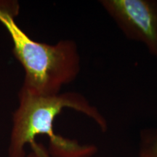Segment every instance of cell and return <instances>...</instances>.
Instances as JSON below:
<instances>
[{"label":"cell","instance_id":"obj_1","mask_svg":"<svg viewBox=\"0 0 157 157\" xmlns=\"http://www.w3.org/2000/svg\"><path fill=\"white\" fill-rule=\"evenodd\" d=\"M18 106L13 114L8 146L9 157H25V147L36 143L40 135L49 137V154L52 157H91L97 152L93 145H81L56 134V118L65 109L79 112L93 120L102 132H106L108 121L89 100L78 92H65L50 96L18 93Z\"/></svg>","mask_w":157,"mask_h":157},{"label":"cell","instance_id":"obj_2","mask_svg":"<svg viewBox=\"0 0 157 157\" xmlns=\"http://www.w3.org/2000/svg\"><path fill=\"white\" fill-rule=\"evenodd\" d=\"M20 5L15 0H0V23L13 42V52L24 70L18 93L50 96L76 79L81 71L77 43L61 39L54 44L32 39L17 25Z\"/></svg>","mask_w":157,"mask_h":157},{"label":"cell","instance_id":"obj_5","mask_svg":"<svg viewBox=\"0 0 157 157\" xmlns=\"http://www.w3.org/2000/svg\"><path fill=\"white\" fill-rule=\"evenodd\" d=\"M30 147L31 151L25 157H52L44 146L37 142L31 145Z\"/></svg>","mask_w":157,"mask_h":157},{"label":"cell","instance_id":"obj_3","mask_svg":"<svg viewBox=\"0 0 157 157\" xmlns=\"http://www.w3.org/2000/svg\"><path fill=\"white\" fill-rule=\"evenodd\" d=\"M127 39L140 42L157 60V0H101Z\"/></svg>","mask_w":157,"mask_h":157},{"label":"cell","instance_id":"obj_4","mask_svg":"<svg viewBox=\"0 0 157 157\" xmlns=\"http://www.w3.org/2000/svg\"><path fill=\"white\" fill-rule=\"evenodd\" d=\"M139 157H157V129H146L140 132Z\"/></svg>","mask_w":157,"mask_h":157}]
</instances>
